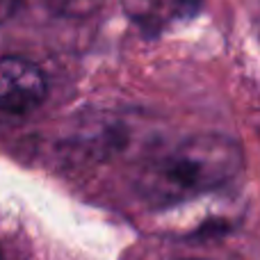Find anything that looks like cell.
I'll use <instances>...</instances> for the list:
<instances>
[{"mask_svg":"<svg viewBox=\"0 0 260 260\" xmlns=\"http://www.w3.org/2000/svg\"><path fill=\"white\" fill-rule=\"evenodd\" d=\"M242 167V146L233 137L221 133L192 135L144 167L137 192L153 208L178 206L221 189L238 178Z\"/></svg>","mask_w":260,"mask_h":260,"instance_id":"cell-1","label":"cell"},{"mask_svg":"<svg viewBox=\"0 0 260 260\" xmlns=\"http://www.w3.org/2000/svg\"><path fill=\"white\" fill-rule=\"evenodd\" d=\"M46 76L23 57H0V112L23 114L44 103Z\"/></svg>","mask_w":260,"mask_h":260,"instance_id":"cell-2","label":"cell"},{"mask_svg":"<svg viewBox=\"0 0 260 260\" xmlns=\"http://www.w3.org/2000/svg\"><path fill=\"white\" fill-rule=\"evenodd\" d=\"M32 242L14 217L0 210V260H30Z\"/></svg>","mask_w":260,"mask_h":260,"instance_id":"cell-3","label":"cell"},{"mask_svg":"<svg viewBox=\"0 0 260 260\" xmlns=\"http://www.w3.org/2000/svg\"><path fill=\"white\" fill-rule=\"evenodd\" d=\"M160 9L174 21H189L203 7V0H157Z\"/></svg>","mask_w":260,"mask_h":260,"instance_id":"cell-4","label":"cell"},{"mask_svg":"<svg viewBox=\"0 0 260 260\" xmlns=\"http://www.w3.org/2000/svg\"><path fill=\"white\" fill-rule=\"evenodd\" d=\"M50 9H55L62 16H87L96 12L103 5V0H46Z\"/></svg>","mask_w":260,"mask_h":260,"instance_id":"cell-5","label":"cell"},{"mask_svg":"<svg viewBox=\"0 0 260 260\" xmlns=\"http://www.w3.org/2000/svg\"><path fill=\"white\" fill-rule=\"evenodd\" d=\"M16 5H18V0H0V23H3L5 18L12 16Z\"/></svg>","mask_w":260,"mask_h":260,"instance_id":"cell-6","label":"cell"},{"mask_svg":"<svg viewBox=\"0 0 260 260\" xmlns=\"http://www.w3.org/2000/svg\"><path fill=\"white\" fill-rule=\"evenodd\" d=\"M185 260H212V258H185Z\"/></svg>","mask_w":260,"mask_h":260,"instance_id":"cell-7","label":"cell"}]
</instances>
